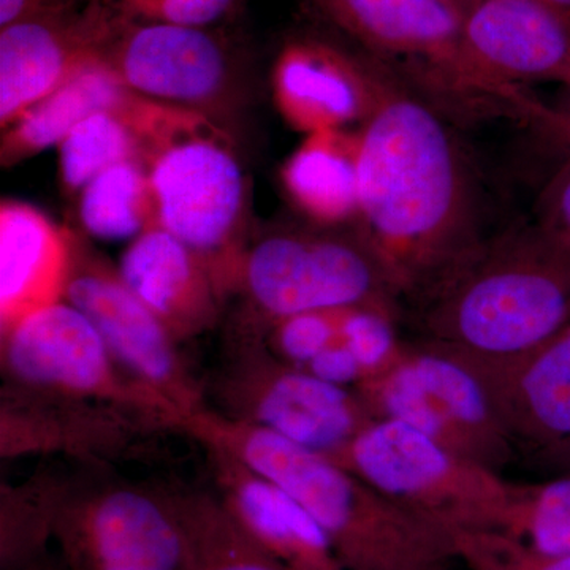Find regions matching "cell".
I'll list each match as a JSON object with an SVG mask.
<instances>
[{"label":"cell","mask_w":570,"mask_h":570,"mask_svg":"<svg viewBox=\"0 0 570 570\" xmlns=\"http://www.w3.org/2000/svg\"><path fill=\"white\" fill-rule=\"evenodd\" d=\"M341 311H316L285 317L272 324V346L295 365H307L314 356L340 341Z\"/></svg>","instance_id":"obj_28"},{"label":"cell","mask_w":570,"mask_h":570,"mask_svg":"<svg viewBox=\"0 0 570 570\" xmlns=\"http://www.w3.org/2000/svg\"><path fill=\"white\" fill-rule=\"evenodd\" d=\"M6 384L119 409L151 430L178 431L181 414L119 366L96 326L66 299L0 332Z\"/></svg>","instance_id":"obj_5"},{"label":"cell","mask_w":570,"mask_h":570,"mask_svg":"<svg viewBox=\"0 0 570 570\" xmlns=\"http://www.w3.org/2000/svg\"><path fill=\"white\" fill-rule=\"evenodd\" d=\"M535 216L543 234L570 247V157L554 167L540 190Z\"/></svg>","instance_id":"obj_32"},{"label":"cell","mask_w":570,"mask_h":570,"mask_svg":"<svg viewBox=\"0 0 570 570\" xmlns=\"http://www.w3.org/2000/svg\"><path fill=\"white\" fill-rule=\"evenodd\" d=\"M78 195L81 228L99 242L130 243L156 225L148 164L142 159L112 165Z\"/></svg>","instance_id":"obj_24"},{"label":"cell","mask_w":570,"mask_h":570,"mask_svg":"<svg viewBox=\"0 0 570 570\" xmlns=\"http://www.w3.org/2000/svg\"><path fill=\"white\" fill-rule=\"evenodd\" d=\"M335 31H298L273 63V96L285 119L307 134L344 132L366 121L376 102L384 62L336 39Z\"/></svg>","instance_id":"obj_12"},{"label":"cell","mask_w":570,"mask_h":570,"mask_svg":"<svg viewBox=\"0 0 570 570\" xmlns=\"http://www.w3.org/2000/svg\"><path fill=\"white\" fill-rule=\"evenodd\" d=\"M134 97L105 58V51L94 56L3 129L2 164H17L61 145L94 112L122 107Z\"/></svg>","instance_id":"obj_19"},{"label":"cell","mask_w":570,"mask_h":570,"mask_svg":"<svg viewBox=\"0 0 570 570\" xmlns=\"http://www.w3.org/2000/svg\"><path fill=\"white\" fill-rule=\"evenodd\" d=\"M105 58L135 96L200 115L223 105L238 75L223 28L126 20Z\"/></svg>","instance_id":"obj_11"},{"label":"cell","mask_w":570,"mask_h":570,"mask_svg":"<svg viewBox=\"0 0 570 570\" xmlns=\"http://www.w3.org/2000/svg\"><path fill=\"white\" fill-rule=\"evenodd\" d=\"M314 13L379 61L450 121H517L524 88L478 69L463 50L466 14L442 0H307Z\"/></svg>","instance_id":"obj_3"},{"label":"cell","mask_w":570,"mask_h":570,"mask_svg":"<svg viewBox=\"0 0 570 570\" xmlns=\"http://www.w3.org/2000/svg\"><path fill=\"white\" fill-rule=\"evenodd\" d=\"M346 452L363 478L390 494L430 490L450 466L434 438L395 419L356 434Z\"/></svg>","instance_id":"obj_22"},{"label":"cell","mask_w":570,"mask_h":570,"mask_svg":"<svg viewBox=\"0 0 570 570\" xmlns=\"http://www.w3.org/2000/svg\"><path fill=\"white\" fill-rule=\"evenodd\" d=\"M178 431L202 448L230 453L287 491L321 524L341 564L352 570H433L444 554L441 532L387 517L322 453L209 406L184 417Z\"/></svg>","instance_id":"obj_2"},{"label":"cell","mask_w":570,"mask_h":570,"mask_svg":"<svg viewBox=\"0 0 570 570\" xmlns=\"http://www.w3.org/2000/svg\"><path fill=\"white\" fill-rule=\"evenodd\" d=\"M307 367L313 376L328 382V384L337 385V387H344L354 382L358 377L360 371L363 370L358 360L341 340L314 356L307 363Z\"/></svg>","instance_id":"obj_33"},{"label":"cell","mask_w":570,"mask_h":570,"mask_svg":"<svg viewBox=\"0 0 570 570\" xmlns=\"http://www.w3.org/2000/svg\"><path fill=\"white\" fill-rule=\"evenodd\" d=\"M31 570H47V569H41V568H39V566H37V568H33Z\"/></svg>","instance_id":"obj_39"},{"label":"cell","mask_w":570,"mask_h":570,"mask_svg":"<svg viewBox=\"0 0 570 570\" xmlns=\"http://www.w3.org/2000/svg\"><path fill=\"white\" fill-rule=\"evenodd\" d=\"M385 406L395 420L436 438L442 430V419L434 401L428 395L411 366L397 371L385 392Z\"/></svg>","instance_id":"obj_31"},{"label":"cell","mask_w":570,"mask_h":570,"mask_svg":"<svg viewBox=\"0 0 570 570\" xmlns=\"http://www.w3.org/2000/svg\"><path fill=\"white\" fill-rule=\"evenodd\" d=\"M51 540L67 570H190L170 487L58 483Z\"/></svg>","instance_id":"obj_6"},{"label":"cell","mask_w":570,"mask_h":570,"mask_svg":"<svg viewBox=\"0 0 570 570\" xmlns=\"http://www.w3.org/2000/svg\"><path fill=\"white\" fill-rule=\"evenodd\" d=\"M63 299L92 322L119 366L181 420L208 406V393L184 360L181 343L122 283L118 268L81 238Z\"/></svg>","instance_id":"obj_10"},{"label":"cell","mask_w":570,"mask_h":570,"mask_svg":"<svg viewBox=\"0 0 570 570\" xmlns=\"http://www.w3.org/2000/svg\"><path fill=\"white\" fill-rule=\"evenodd\" d=\"M126 18L110 3L32 14L0 28V124L55 91L78 67L102 55Z\"/></svg>","instance_id":"obj_13"},{"label":"cell","mask_w":570,"mask_h":570,"mask_svg":"<svg viewBox=\"0 0 570 570\" xmlns=\"http://www.w3.org/2000/svg\"><path fill=\"white\" fill-rule=\"evenodd\" d=\"M214 411L265 428L314 452L346 450L356 428L346 390L307 371L279 367L249 333L232 340L212 393Z\"/></svg>","instance_id":"obj_9"},{"label":"cell","mask_w":570,"mask_h":570,"mask_svg":"<svg viewBox=\"0 0 570 570\" xmlns=\"http://www.w3.org/2000/svg\"><path fill=\"white\" fill-rule=\"evenodd\" d=\"M239 6L242 0H118L126 20L194 28H223L234 20Z\"/></svg>","instance_id":"obj_29"},{"label":"cell","mask_w":570,"mask_h":570,"mask_svg":"<svg viewBox=\"0 0 570 570\" xmlns=\"http://www.w3.org/2000/svg\"><path fill=\"white\" fill-rule=\"evenodd\" d=\"M151 428L104 404L40 395L6 384L0 407V449L3 459L26 453L67 452L102 456Z\"/></svg>","instance_id":"obj_17"},{"label":"cell","mask_w":570,"mask_h":570,"mask_svg":"<svg viewBox=\"0 0 570 570\" xmlns=\"http://www.w3.org/2000/svg\"><path fill=\"white\" fill-rule=\"evenodd\" d=\"M204 449L214 493L262 549L288 570H341L328 535L295 498L230 453Z\"/></svg>","instance_id":"obj_15"},{"label":"cell","mask_w":570,"mask_h":570,"mask_svg":"<svg viewBox=\"0 0 570 570\" xmlns=\"http://www.w3.org/2000/svg\"><path fill=\"white\" fill-rule=\"evenodd\" d=\"M508 254L469 277L450 303L461 337L493 354L539 347L570 317V247L532 225L510 239Z\"/></svg>","instance_id":"obj_7"},{"label":"cell","mask_w":570,"mask_h":570,"mask_svg":"<svg viewBox=\"0 0 570 570\" xmlns=\"http://www.w3.org/2000/svg\"><path fill=\"white\" fill-rule=\"evenodd\" d=\"M570 442V441H569Z\"/></svg>","instance_id":"obj_40"},{"label":"cell","mask_w":570,"mask_h":570,"mask_svg":"<svg viewBox=\"0 0 570 570\" xmlns=\"http://www.w3.org/2000/svg\"><path fill=\"white\" fill-rule=\"evenodd\" d=\"M340 340L362 367L377 366L387 356L393 341L387 321L366 305L343 307Z\"/></svg>","instance_id":"obj_30"},{"label":"cell","mask_w":570,"mask_h":570,"mask_svg":"<svg viewBox=\"0 0 570 570\" xmlns=\"http://www.w3.org/2000/svg\"><path fill=\"white\" fill-rule=\"evenodd\" d=\"M167 107L135 96L129 104L94 112L59 145L63 189L80 194L86 184L112 165L130 159L148 164Z\"/></svg>","instance_id":"obj_20"},{"label":"cell","mask_w":570,"mask_h":570,"mask_svg":"<svg viewBox=\"0 0 570 570\" xmlns=\"http://www.w3.org/2000/svg\"><path fill=\"white\" fill-rule=\"evenodd\" d=\"M411 367L431 400L438 401L450 415L466 423H478L485 417L482 389L463 367L433 356L419 360Z\"/></svg>","instance_id":"obj_26"},{"label":"cell","mask_w":570,"mask_h":570,"mask_svg":"<svg viewBox=\"0 0 570 570\" xmlns=\"http://www.w3.org/2000/svg\"><path fill=\"white\" fill-rule=\"evenodd\" d=\"M184 110L148 159L156 225L193 249L220 291L236 292L247 249V181L230 146Z\"/></svg>","instance_id":"obj_4"},{"label":"cell","mask_w":570,"mask_h":570,"mask_svg":"<svg viewBox=\"0 0 570 570\" xmlns=\"http://www.w3.org/2000/svg\"><path fill=\"white\" fill-rule=\"evenodd\" d=\"M356 230L390 272L423 276L474 246L482 202L471 154L387 63L356 134Z\"/></svg>","instance_id":"obj_1"},{"label":"cell","mask_w":570,"mask_h":570,"mask_svg":"<svg viewBox=\"0 0 570 570\" xmlns=\"http://www.w3.org/2000/svg\"><path fill=\"white\" fill-rule=\"evenodd\" d=\"M283 184L288 198L313 224L343 227L356 223V135L309 134L285 163Z\"/></svg>","instance_id":"obj_21"},{"label":"cell","mask_w":570,"mask_h":570,"mask_svg":"<svg viewBox=\"0 0 570 570\" xmlns=\"http://www.w3.org/2000/svg\"><path fill=\"white\" fill-rule=\"evenodd\" d=\"M190 570H288L262 549L213 491L171 487Z\"/></svg>","instance_id":"obj_23"},{"label":"cell","mask_w":570,"mask_h":570,"mask_svg":"<svg viewBox=\"0 0 570 570\" xmlns=\"http://www.w3.org/2000/svg\"><path fill=\"white\" fill-rule=\"evenodd\" d=\"M78 236L22 202L0 206V332L63 299Z\"/></svg>","instance_id":"obj_18"},{"label":"cell","mask_w":570,"mask_h":570,"mask_svg":"<svg viewBox=\"0 0 570 570\" xmlns=\"http://www.w3.org/2000/svg\"><path fill=\"white\" fill-rule=\"evenodd\" d=\"M543 2L549 3V6L570 17V0H543Z\"/></svg>","instance_id":"obj_38"},{"label":"cell","mask_w":570,"mask_h":570,"mask_svg":"<svg viewBox=\"0 0 570 570\" xmlns=\"http://www.w3.org/2000/svg\"><path fill=\"white\" fill-rule=\"evenodd\" d=\"M528 549L546 557L570 554V478L543 487L523 515Z\"/></svg>","instance_id":"obj_27"},{"label":"cell","mask_w":570,"mask_h":570,"mask_svg":"<svg viewBox=\"0 0 570 570\" xmlns=\"http://www.w3.org/2000/svg\"><path fill=\"white\" fill-rule=\"evenodd\" d=\"M340 227L272 232L247 246L236 292L269 325L316 311L367 305L387 269L356 230Z\"/></svg>","instance_id":"obj_8"},{"label":"cell","mask_w":570,"mask_h":570,"mask_svg":"<svg viewBox=\"0 0 570 570\" xmlns=\"http://www.w3.org/2000/svg\"><path fill=\"white\" fill-rule=\"evenodd\" d=\"M91 3H110L118 7V0H0V28L32 14L77 9Z\"/></svg>","instance_id":"obj_35"},{"label":"cell","mask_w":570,"mask_h":570,"mask_svg":"<svg viewBox=\"0 0 570 570\" xmlns=\"http://www.w3.org/2000/svg\"><path fill=\"white\" fill-rule=\"evenodd\" d=\"M523 392L540 430L570 441V328L547 341L524 374Z\"/></svg>","instance_id":"obj_25"},{"label":"cell","mask_w":570,"mask_h":570,"mask_svg":"<svg viewBox=\"0 0 570 570\" xmlns=\"http://www.w3.org/2000/svg\"><path fill=\"white\" fill-rule=\"evenodd\" d=\"M442 2H448L450 6L456 7V9L466 14L468 11L474 7V3L478 2V0H442Z\"/></svg>","instance_id":"obj_37"},{"label":"cell","mask_w":570,"mask_h":570,"mask_svg":"<svg viewBox=\"0 0 570 570\" xmlns=\"http://www.w3.org/2000/svg\"><path fill=\"white\" fill-rule=\"evenodd\" d=\"M519 562L510 568L493 566L490 562L480 568V570H570V554L564 557H546V554L535 553L528 547L520 550Z\"/></svg>","instance_id":"obj_36"},{"label":"cell","mask_w":570,"mask_h":570,"mask_svg":"<svg viewBox=\"0 0 570 570\" xmlns=\"http://www.w3.org/2000/svg\"><path fill=\"white\" fill-rule=\"evenodd\" d=\"M461 41L469 61L504 85L570 88V17L543 0H478Z\"/></svg>","instance_id":"obj_14"},{"label":"cell","mask_w":570,"mask_h":570,"mask_svg":"<svg viewBox=\"0 0 570 570\" xmlns=\"http://www.w3.org/2000/svg\"><path fill=\"white\" fill-rule=\"evenodd\" d=\"M540 141L549 148L558 164L570 157V88L568 97L558 107H550L549 116L532 127Z\"/></svg>","instance_id":"obj_34"},{"label":"cell","mask_w":570,"mask_h":570,"mask_svg":"<svg viewBox=\"0 0 570 570\" xmlns=\"http://www.w3.org/2000/svg\"><path fill=\"white\" fill-rule=\"evenodd\" d=\"M116 268L179 343L219 324L225 295L212 269L164 228L154 225L130 242Z\"/></svg>","instance_id":"obj_16"}]
</instances>
